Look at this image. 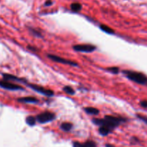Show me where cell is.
I'll return each instance as SVG.
<instances>
[{"mask_svg":"<svg viewBox=\"0 0 147 147\" xmlns=\"http://www.w3.org/2000/svg\"><path fill=\"white\" fill-rule=\"evenodd\" d=\"M73 147H97V144L94 141L88 140L84 143H80L78 142H74L73 143Z\"/></svg>","mask_w":147,"mask_h":147,"instance_id":"cell-10","label":"cell"},{"mask_svg":"<svg viewBox=\"0 0 147 147\" xmlns=\"http://www.w3.org/2000/svg\"><path fill=\"white\" fill-rule=\"evenodd\" d=\"M63 90L67 95H70V96H73L75 94V90L71 86H65L63 88Z\"/></svg>","mask_w":147,"mask_h":147,"instance_id":"cell-17","label":"cell"},{"mask_svg":"<svg viewBox=\"0 0 147 147\" xmlns=\"http://www.w3.org/2000/svg\"><path fill=\"white\" fill-rule=\"evenodd\" d=\"M0 88L7 90H24V88L20 85L15 84L7 80H0Z\"/></svg>","mask_w":147,"mask_h":147,"instance_id":"cell-7","label":"cell"},{"mask_svg":"<svg viewBox=\"0 0 147 147\" xmlns=\"http://www.w3.org/2000/svg\"><path fill=\"white\" fill-rule=\"evenodd\" d=\"M83 111L88 115H93V116H97L100 113V111L94 107H85L83 108Z\"/></svg>","mask_w":147,"mask_h":147,"instance_id":"cell-11","label":"cell"},{"mask_svg":"<svg viewBox=\"0 0 147 147\" xmlns=\"http://www.w3.org/2000/svg\"><path fill=\"white\" fill-rule=\"evenodd\" d=\"M47 56L50 60H53V62H55V63H61V64L73 66V67H77V66H78V63L77 62L73 61V60H68V59L63 58V57H60V56L56 55L47 54Z\"/></svg>","mask_w":147,"mask_h":147,"instance_id":"cell-5","label":"cell"},{"mask_svg":"<svg viewBox=\"0 0 147 147\" xmlns=\"http://www.w3.org/2000/svg\"><path fill=\"white\" fill-rule=\"evenodd\" d=\"M53 2L52 0H47V1H45V7H50L51 5H53Z\"/></svg>","mask_w":147,"mask_h":147,"instance_id":"cell-22","label":"cell"},{"mask_svg":"<svg viewBox=\"0 0 147 147\" xmlns=\"http://www.w3.org/2000/svg\"><path fill=\"white\" fill-rule=\"evenodd\" d=\"M4 80H7V81H14V82H18V83H23L24 85H27L28 82L27 81L26 79L22 78H19L17 76H13L11 74H8V73H2L1 74Z\"/></svg>","mask_w":147,"mask_h":147,"instance_id":"cell-8","label":"cell"},{"mask_svg":"<svg viewBox=\"0 0 147 147\" xmlns=\"http://www.w3.org/2000/svg\"><path fill=\"white\" fill-rule=\"evenodd\" d=\"M106 70H107L108 71L111 72L112 74H115V75L118 74V73H119V71H120V69H119V67H107Z\"/></svg>","mask_w":147,"mask_h":147,"instance_id":"cell-18","label":"cell"},{"mask_svg":"<svg viewBox=\"0 0 147 147\" xmlns=\"http://www.w3.org/2000/svg\"><path fill=\"white\" fill-rule=\"evenodd\" d=\"M27 49L30 50V51H32V52H38V49L35 47H33V46L31 45H28L27 46Z\"/></svg>","mask_w":147,"mask_h":147,"instance_id":"cell-21","label":"cell"},{"mask_svg":"<svg viewBox=\"0 0 147 147\" xmlns=\"http://www.w3.org/2000/svg\"><path fill=\"white\" fill-rule=\"evenodd\" d=\"M17 100L20 103H32V104H35L39 102L38 99L36 98L35 97H32V96L19 98L17 99Z\"/></svg>","mask_w":147,"mask_h":147,"instance_id":"cell-9","label":"cell"},{"mask_svg":"<svg viewBox=\"0 0 147 147\" xmlns=\"http://www.w3.org/2000/svg\"><path fill=\"white\" fill-rule=\"evenodd\" d=\"M73 127V124L70 122H63L60 124V129L63 131L69 132L72 130Z\"/></svg>","mask_w":147,"mask_h":147,"instance_id":"cell-12","label":"cell"},{"mask_svg":"<svg viewBox=\"0 0 147 147\" xmlns=\"http://www.w3.org/2000/svg\"><path fill=\"white\" fill-rule=\"evenodd\" d=\"M126 121V119L122 116H116L109 115L105 116L103 119H93L92 120L94 124L98 127H103L107 129L111 134L113 132L115 129L118 127L119 125Z\"/></svg>","mask_w":147,"mask_h":147,"instance_id":"cell-1","label":"cell"},{"mask_svg":"<svg viewBox=\"0 0 147 147\" xmlns=\"http://www.w3.org/2000/svg\"><path fill=\"white\" fill-rule=\"evenodd\" d=\"M122 73L131 81L134 82V83L142 85V86L147 85V76L143 73L130 70H123Z\"/></svg>","mask_w":147,"mask_h":147,"instance_id":"cell-2","label":"cell"},{"mask_svg":"<svg viewBox=\"0 0 147 147\" xmlns=\"http://www.w3.org/2000/svg\"><path fill=\"white\" fill-rule=\"evenodd\" d=\"M106 147H115V146H113V145L111 144H106Z\"/></svg>","mask_w":147,"mask_h":147,"instance_id":"cell-23","label":"cell"},{"mask_svg":"<svg viewBox=\"0 0 147 147\" xmlns=\"http://www.w3.org/2000/svg\"><path fill=\"white\" fill-rule=\"evenodd\" d=\"M70 9L74 12H79L82 9V4L79 2H73L70 4Z\"/></svg>","mask_w":147,"mask_h":147,"instance_id":"cell-14","label":"cell"},{"mask_svg":"<svg viewBox=\"0 0 147 147\" xmlns=\"http://www.w3.org/2000/svg\"><path fill=\"white\" fill-rule=\"evenodd\" d=\"M29 31L32 34L33 36L36 37H42V34L40 30H37L35 28H32V27H29Z\"/></svg>","mask_w":147,"mask_h":147,"instance_id":"cell-16","label":"cell"},{"mask_svg":"<svg viewBox=\"0 0 147 147\" xmlns=\"http://www.w3.org/2000/svg\"><path fill=\"white\" fill-rule=\"evenodd\" d=\"M99 27H100V29L102 30V31L104 32H106V33H107V34H112L115 32L114 30H113L111 27H109V26H108V25H106V24H102L99 26Z\"/></svg>","mask_w":147,"mask_h":147,"instance_id":"cell-13","label":"cell"},{"mask_svg":"<svg viewBox=\"0 0 147 147\" xmlns=\"http://www.w3.org/2000/svg\"><path fill=\"white\" fill-rule=\"evenodd\" d=\"M37 119L33 116H29L26 118V123L30 126H34L36 124Z\"/></svg>","mask_w":147,"mask_h":147,"instance_id":"cell-15","label":"cell"},{"mask_svg":"<svg viewBox=\"0 0 147 147\" xmlns=\"http://www.w3.org/2000/svg\"><path fill=\"white\" fill-rule=\"evenodd\" d=\"M27 87L30 88L32 90H33L34 91L37 92V93H40V94L43 95V96H47V97H52V96H54V91L53 90H50V89L45 88L42 87L41 86H39V85L36 84H32V83H27V84L26 85Z\"/></svg>","mask_w":147,"mask_h":147,"instance_id":"cell-4","label":"cell"},{"mask_svg":"<svg viewBox=\"0 0 147 147\" xmlns=\"http://www.w3.org/2000/svg\"><path fill=\"white\" fill-rule=\"evenodd\" d=\"M73 49L79 53H91L96 50V47L91 44H78L73 45Z\"/></svg>","mask_w":147,"mask_h":147,"instance_id":"cell-6","label":"cell"},{"mask_svg":"<svg viewBox=\"0 0 147 147\" xmlns=\"http://www.w3.org/2000/svg\"><path fill=\"white\" fill-rule=\"evenodd\" d=\"M140 106L144 109H147V100H141Z\"/></svg>","mask_w":147,"mask_h":147,"instance_id":"cell-20","label":"cell"},{"mask_svg":"<svg viewBox=\"0 0 147 147\" xmlns=\"http://www.w3.org/2000/svg\"><path fill=\"white\" fill-rule=\"evenodd\" d=\"M56 118V115L53 112L50 111H44L42 113H39L36 116V119L38 123L41 124H45L49 122H51L55 120Z\"/></svg>","mask_w":147,"mask_h":147,"instance_id":"cell-3","label":"cell"},{"mask_svg":"<svg viewBox=\"0 0 147 147\" xmlns=\"http://www.w3.org/2000/svg\"><path fill=\"white\" fill-rule=\"evenodd\" d=\"M136 116H137L138 119H140L141 121L145 123L147 125V116H144V115H142V114H136Z\"/></svg>","mask_w":147,"mask_h":147,"instance_id":"cell-19","label":"cell"}]
</instances>
